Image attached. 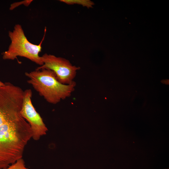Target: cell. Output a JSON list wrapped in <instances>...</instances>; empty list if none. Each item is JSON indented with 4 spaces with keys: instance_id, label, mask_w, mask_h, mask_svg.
I'll use <instances>...</instances> for the list:
<instances>
[{
    "instance_id": "1",
    "label": "cell",
    "mask_w": 169,
    "mask_h": 169,
    "mask_svg": "<svg viewBox=\"0 0 169 169\" xmlns=\"http://www.w3.org/2000/svg\"><path fill=\"white\" fill-rule=\"evenodd\" d=\"M23 93L9 82L0 87V169L22 158L32 138L30 126L20 113Z\"/></svg>"
},
{
    "instance_id": "2",
    "label": "cell",
    "mask_w": 169,
    "mask_h": 169,
    "mask_svg": "<svg viewBox=\"0 0 169 169\" xmlns=\"http://www.w3.org/2000/svg\"><path fill=\"white\" fill-rule=\"evenodd\" d=\"M25 74L28 78L27 82L47 102L53 104L69 97L76 85L74 81L69 84L61 83L57 79L55 73L49 69L35 70L26 72Z\"/></svg>"
},
{
    "instance_id": "3",
    "label": "cell",
    "mask_w": 169,
    "mask_h": 169,
    "mask_svg": "<svg viewBox=\"0 0 169 169\" xmlns=\"http://www.w3.org/2000/svg\"><path fill=\"white\" fill-rule=\"evenodd\" d=\"M46 31L44 30L43 38L38 45L30 43L26 36L22 26L16 24L12 31L8 32L11 43L8 49L3 53L4 60H13L18 56L26 58L40 65L43 64L39 54L42 50V44L44 39Z\"/></svg>"
},
{
    "instance_id": "4",
    "label": "cell",
    "mask_w": 169,
    "mask_h": 169,
    "mask_svg": "<svg viewBox=\"0 0 169 169\" xmlns=\"http://www.w3.org/2000/svg\"><path fill=\"white\" fill-rule=\"evenodd\" d=\"M43 64L35 70L42 69L52 71L58 80L64 84H69L74 81L79 67L74 65L68 59L54 55L45 54L41 56Z\"/></svg>"
},
{
    "instance_id": "5",
    "label": "cell",
    "mask_w": 169,
    "mask_h": 169,
    "mask_svg": "<svg viewBox=\"0 0 169 169\" xmlns=\"http://www.w3.org/2000/svg\"><path fill=\"white\" fill-rule=\"evenodd\" d=\"M32 95V92L31 89H26L24 91L20 113L30 126L32 138L34 140L38 141L41 136L46 134L48 129L42 118L33 105Z\"/></svg>"
},
{
    "instance_id": "6",
    "label": "cell",
    "mask_w": 169,
    "mask_h": 169,
    "mask_svg": "<svg viewBox=\"0 0 169 169\" xmlns=\"http://www.w3.org/2000/svg\"><path fill=\"white\" fill-rule=\"evenodd\" d=\"M60 1L68 4L80 5L88 8H92L94 5V3L89 0H61Z\"/></svg>"
},
{
    "instance_id": "7",
    "label": "cell",
    "mask_w": 169,
    "mask_h": 169,
    "mask_svg": "<svg viewBox=\"0 0 169 169\" xmlns=\"http://www.w3.org/2000/svg\"><path fill=\"white\" fill-rule=\"evenodd\" d=\"M5 169H29L25 166V161L22 158L17 160Z\"/></svg>"
},
{
    "instance_id": "8",
    "label": "cell",
    "mask_w": 169,
    "mask_h": 169,
    "mask_svg": "<svg viewBox=\"0 0 169 169\" xmlns=\"http://www.w3.org/2000/svg\"><path fill=\"white\" fill-rule=\"evenodd\" d=\"M5 85V83L2 82V81H0V87L3 86Z\"/></svg>"
}]
</instances>
